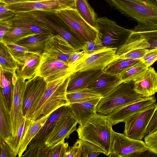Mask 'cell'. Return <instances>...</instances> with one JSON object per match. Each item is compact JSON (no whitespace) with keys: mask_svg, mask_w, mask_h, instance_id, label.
<instances>
[{"mask_svg":"<svg viewBox=\"0 0 157 157\" xmlns=\"http://www.w3.org/2000/svg\"><path fill=\"white\" fill-rule=\"evenodd\" d=\"M122 14L135 21L136 32L157 31L156 0H103Z\"/></svg>","mask_w":157,"mask_h":157,"instance_id":"6da1fadb","label":"cell"},{"mask_svg":"<svg viewBox=\"0 0 157 157\" xmlns=\"http://www.w3.org/2000/svg\"><path fill=\"white\" fill-rule=\"evenodd\" d=\"M69 76L47 82L44 94L30 120H37L62 106L69 105L66 94Z\"/></svg>","mask_w":157,"mask_h":157,"instance_id":"7a4b0ae2","label":"cell"},{"mask_svg":"<svg viewBox=\"0 0 157 157\" xmlns=\"http://www.w3.org/2000/svg\"><path fill=\"white\" fill-rule=\"evenodd\" d=\"M112 123L105 115L97 113L76 129L79 139L97 146L108 156L110 143Z\"/></svg>","mask_w":157,"mask_h":157,"instance_id":"3957f363","label":"cell"},{"mask_svg":"<svg viewBox=\"0 0 157 157\" xmlns=\"http://www.w3.org/2000/svg\"><path fill=\"white\" fill-rule=\"evenodd\" d=\"M143 97L134 89V81L122 82L101 98L96 108L97 113L106 115L113 110L138 100Z\"/></svg>","mask_w":157,"mask_h":157,"instance_id":"277c9868","label":"cell"},{"mask_svg":"<svg viewBox=\"0 0 157 157\" xmlns=\"http://www.w3.org/2000/svg\"><path fill=\"white\" fill-rule=\"evenodd\" d=\"M56 11H34L15 14L29 17L50 28L68 41L75 49L81 50L83 44L72 33Z\"/></svg>","mask_w":157,"mask_h":157,"instance_id":"5b68a950","label":"cell"},{"mask_svg":"<svg viewBox=\"0 0 157 157\" xmlns=\"http://www.w3.org/2000/svg\"><path fill=\"white\" fill-rule=\"evenodd\" d=\"M96 28L104 47L117 49L124 44L132 32V29L119 26L115 21L106 17L97 18Z\"/></svg>","mask_w":157,"mask_h":157,"instance_id":"8992f818","label":"cell"},{"mask_svg":"<svg viewBox=\"0 0 157 157\" xmlns=\"http://www.w3.org/2000/svg\"><path fill=\"white\" fill-rule=\"evenodd\" d=\"M116 48H105L91 54H84L68 66L70 75L79 71L102 69L116 59Z\"/></svg>","mask_w":157,"mask_h":157,"instance_id":"52a82bcc","label":"cell"},{"mask_svg":"<svg viewBox=\"0 0 157 157\" xmlns=\"http://www.w3.org/2000/svg\"><path fill=\"white\" fill-rule=\"evenodd\" d=\"M66 24L72 33L81 40L86 42L94 40L98 32L81 16L76 9L67 8L56 11Z\"/></svg>","mask_w":157,"mask_h":157,"instance_id":"ba28073f","label":"cell"},{"mask_svg":"<svg viewBox=\"0 0 157 157\" xmlns=\"http://www.w3.org/2000/svg\"><path fill=\"white\" fill-rule=\"evenodd\" d=\"M148 149L144 142L129 138L123 133L111 131L110 143L108 156L138 157Z\"/></svg>","mask_w":157,"mask_h":157,"instance_id":"9c48e42d","label":"cell"},{"mask_svg":"<svg viewBox=\"0 0 157 157\" xmlns=\"http://www.w3.org/2000/svg\"><path fill=\"white\" fill-rule=\"evenodd\" d=\"M47 83L43 78L37 75L26 81L22 98L24 117L29 120L44 94Z\"/></svg>","mask_w":157,"mask_h":157,"instance_id":"30bf717a","label":"cell"},{"mask_svg":"<svg viewBox=\"0 0 157 157\" xmlns=\"http://www.w3.org/2000/svg\"><path fill=\"white\" fill-rule=\"evenodd\" d=\"M7 9L15 14L34 11H57L67 8L75 9V0H44L23 1L5 5Z\"/></svg>","mask_w":157,"mask_h":157,"instance_id":"8fae6325","label":"cell"},{"mask_svg":"<svg viewBox=\"0 0 157 157\" xmlns=\"http://www.w3.org/2000/svg\"><path fill=\"white\" fill-rule=\"evenodd\" d=\"M156 109L157 105L155 103L127 118L124 122L125 124L123 134L132 139L142 140L147 135V126Z\"/></svg>","mask_w":157,"mask_h":157,"instance_id":"7c38bea8","label":"cell"},{"mask_svg":"<svg viewBox=\"0 0 157 157\" xmlns=\"http://www.w3.org/2000/svg\"><path fill=\"white\" fill-rule=\"evenodd\" d=\"M140 49L150 50L157 49V31H132L125 42L117 49L116 55L118 56L131 51Z\"/></svg>","mask_w":157,"mask_h":157,"instance_id":"4fadbf2b","label":"cell"},{"mask_svg":"<svg viewBox=\"0 0 157 157\" xmlns=\"http://www.w3.org/2000/svg\"><path fill=\"white\" fill-rule=\"evenodd\" d=\"M68 64L52 58L42 53L36 75L43 78L48 82L70 75Z\"/></svg>","mask_w":157,"mask_h":157,"instance_id":"5bb4252c","label":"cell"},{"mask_svg":"<svg viewBox=\"0 0 157 157\" xmlns=\"http://www.w3.org/2000/svg\"><path fill=\"white\" fill-rule=\"evenodd\" d=\"M156 102V99L154 96L143 97L116 109L105 116L113 125L121 122H124L130 116L149 107Z\"/></svg>","mask_w":157,"mask_h":157,"instance_id":"9a60e30c","label":"cell"},{"mask_svg":"<svg viewBox=\"0 0 157 157\" xmlns=\"http://www.w3.org/2000/svg\"><path fill=\"white\" fill-rule=\"evenodd\" d=\"M17 76L14 85L12 106L10 111L11 136H15L25 118L22 113V98L26 81Z\"/></svg>","mask_w":157,"mask_h":157,"instance_id":"2e32d148","label":"cell"},{"mask_svg":"<svg viewBox=\"0 0 157 157\" xmlns=\"http://www.w3.org/2000/svg\"><path fill=\"white\" fill-rule=\"evenodd\" d=\"M77 124L71 114L60 117L47 138L45 146H51L65 139H68L70 135L76 130Z\"/></svg>","mask_w":157,"mask_h":157,"instance_id":"e0dca14e","label":"cell"},{"mask_svg":"<svg viewBox=\"0 0 157 157\" xmlns=\"http://www.w3.org/2000/svg\"><path fill=\"white\" fill-rule=\"evenodd\" d=\"M76 50L68 41L57 34L47 40L43 53L52 58L67 63L71 56Z\"/></svg>","mask_w":157,"mask_h":157,"instance_id":"ac0fdd59","label":"cell"},{"mask_svg":"<svg viewBox=\"0 0 157 157\" xmlns=\"http://www.w3.org/2000/svg\"><path fill=\"white\" fill-rule=\"evenodd\" d=\"M71 114L68 106H62L51 113L45 123L29 143L27 149L45 146V142L58 119L66 114Z\"/></svg>","mask_w":157,"mask_h":157,"instance_id":"d6986e66","label":"cell"},{"mask_svg":"<svg viewBox=\"0 0 157 157\" xmlns=\"http://www.w3.org/2000/svg\"><path fill=\"white\" fill-rule=\"evenodd\" d=\"M103 72L102 69L75 72L70 75L67 93L86 89Z\"/></svg>","mask_w":157,"mask_h":157,"instance_id":"ffe728a7","label":"cell"},{"mask_svg":"<svg viewBox=\"0 0 157 157\" xmlns=\"http://www.w3.org/2000/svg\"><path fill=\"white\" fill-rule=\"evenodd\" d=\"M134 89L143 97L154 95L157 92V73L154 68L148 67L145 72L134 81Z\"/></svg>","mask_w":157,"mask_h":157,"instance_id":"44dd1931","label":"cell"},{"mask_svg":"<svg viewBox=\"0 0 157 157\" xmlns=\"http://www.w3.org/2000/svg\"><path fill=\"white\" fill-rule=\"evenodd\" d=\"M101 98L69 104L68 106L71 115L79 125L85 124L97 113L96 107Z\"/></svg>","mask_w":157,"mask_h":157,"instance_id":"7402d4cb","label":"cell"},{"mask_svg":"<svg viewBox=\"0 0 157 157\" xmlns=\"http://www.w3.org/2000/svg\"><path fill=\"white\" fill-rule=\"evenodd\" d=\"M118 75L103 72L87 89L103 97L105 96L121 83Z\"/></svg>","mask_w":157,"mask_h":157,"instance_id":"603a6c76","label":"cell"},{"mask_svg":"<svg viewBox=\"0 0 157 157\" xmlns=\"http://www.w3.org/2000/svg\"><path fill=\"white\" fill-rule=\"evenodd\" d=\"M41 54L29 52L23 64L18 66L16 71L17 76L25 80L34 77L40 63Z\"/></svg>","mask_w":157,"mask_h":157,"instance_id":"cb8c5ba5","label":"cell"},{"mask_svg":"<svg viewBox=\"0 0 157 157\" xmlns=\"http://www.w3.org/2000/svg\"><path fill=\"white\" fill-rule=\"evenodd\" d=\"M17 76L16 73L4 70L0 71V89L4 96L7 108L10 111L13 97L14 85Z\"/></svg>","mask_w":157,"mask_h":157,"instance_id":"d4e9b609","label":"cell"},{"mask_svg":"<svg viewBox=\"0 0 157 157\" xmlns=\"http://www.w3.org/2000/svg\"><path fill=\"white\" fill-rule=\"evenodd\" d=\"M9 20L12 24L20 26L37 34L49 36L54 35V32L50 28L28 17L15 14Z\"/></svg>","mask_w":157,"mask_h":157,"instance_id":"484cf974","label":"cell"},{"mask_svg":"<svg viewBox=\"0 0 157 157\" xmlns=\"http://www.w3.org/2000/svg\"><path fill=\"white\" fill-rule=\"evenodd\" d=\"M10 111L0 89V139L5 140L11 136Z\"/></svg>","mask_w":157,"mask_h":157,"instance_id":"4316f807","label":"cell"},{"mask_svg":"<svg viewBox=\"0 0 157 157\" xmlns=\"http://www.w3.org/2000/svg\"><path fill=\"white\" fill-rule=\"evenodd\" d=\"M52 36L36 35L23 38L15 44L25 48L29 52L41 53L46 41Z\"/></svg>","mask_w":157,"mask_h":157,"instance_id":"83f0119b","label":"cell"},{"mask_svg":"<svg viewBox=\"0 0 157 157\" xmlns=\"http://www.w3.org/2000/svg\"><path fill=\"white\" fill-rule=\"evenodd\" d=\"M50 115L32 122L20 144L17 154L18 157H21L24 152L27 150L30 142L44 124Z\"/></svg>","mask_w":157,"mask_h":157,"instance_id":"f1b7e54d","label":"cell"},{"mask_svg":"<svg viewBox=\"0 0 157 157\" xmlns=\"http://www.w3.org/2000/svg\"><path fill=\"white\" fill-rule=\"evenodd\" d=\"M70 147L65 140L50 147L44 146L38 149L36 157H65Z\"/></svg>","mask_w":157,"mask_h":157,"instance_id":"f546056e","label":"cell"},{"mask_svg":"<svg viewBox=\"0 0 157 157\" xmlns=\"http://www.w3.org/2000/svg\"><path fill=\"white\" fill-rule=\"evenodd\" d=\"M141 62L140 59L117 58L105 67L103 71L107 73L119 75L124 71Z\"/></svg>","mask_w":157,"mask_h":157,"instance_id":"4dcf8cb0","label":"cell"},{"mask_svg":"<svg viewBox=\"0 0 157 157\" xmlns=\"http://www.w3.org/2000/svg\"><path fill=\"white\" fill-rule=\"evenodd\" d=\"M0 66L4 70L16 73L18 68L17 62L12 55L5 43L0 42Z\"/></svg>","mask_w":157,"mask_h":157,"instance_id":"1f68e13d","label":"cell"},{"mask_svg":"<svg viewBox=\"0 0 157 157\" xmlns=\"http://www.w3.org/2000/svg\"><path fill=\"white\" fill-rule=\"evenodd\" d=\"M75 9L82 18L88 24L96 28L98 15L88 2V0H75Z\"/></svg>","mask_w":157,"mask_h":157,"instance_id":"d6a6232c","label":"cell"},{"mask_svg":"<svg viewBox=\"0 0 157 157\" xmlns=\"http://www.w3.org/2000/svg\"><path fill=\"white\" fill-rule=\"evenodd\" d=\"M36 35L38 34L12 24L10 27L4 34L2 41L5 43L15 44L23 38Z\"/></svg>","mask_w":157,"mask_h":157,"instance_id":"836d02e7","label":"cell"},{"mask_svg":"<svg viewBox=\"0 0 157 157\" xmlns=\"http://www.w3.org/2000/svg\"><path fill=\"white\" fill-rule=\"evenodd\" d=\"M32 121L25 118L16 135L11 136L4 140L12 151L14 157L17 155L20 144Z\"/></svg>","mask_w":157,"mask_h":157,"instance_id":"e575fe53","label":"cell"},{"mask_svg":"<svg viewBox=\"0 0 157 157\" xmlns=\"http://www.w3.org/2000/svg\"><path fill=\"white\" fill-rule=\"evenodd\" d=\"M148 67L142 62L122 72L119 75L121 82L134 81L142 75Z\"/></svg>","mask_w":157,"mask_h":157,"instance_id":"d590c367","label":"cell"},{"mask_svg":"<svg viewBox=\"0 0 157 157\" xmlns=\"http://www.w3.org/2000/svg\"><path fill=\"white\" fill-rule=\"evenodd\" d=\"M66 97L69 103L89 101L103 97L90 90L86 89L67 93Z\"/></svg>","mask_w":157,"mask_h":157,"instance_id":"8d00e7d4","label":"cell"},{"mask_svg":"<svg viewBox=\"0 0 157 157\" xmlns=\"http://www.w3.org/2000/svg\"><path fill=\"white\" fill-rule=\"evenodd\" d=\"M18 66L22 65L29 52L25 48L15 44L6 43Z\"/></svg>","mask_w":157,"mask_h":157,"instance_id":"74e56055","label":"cell"},{"mask_svg":"<svg viewBox=\"0 0 157 157\" xmlns=\"http://www.w3.org/2000/svg\"><path fill=\"white\" fill-rule=\"evenodd\" d=\"M82 157H96L101 153L105 154L101 149L87 141L82 140Z\"/></svg>","mask_w":157,"mask_h":157,"instance_id":"f35d334b","label":"cell"},{"mask_svg":"<svg viewBox=\"0 0 157 157\" xmlns=\"http://www.w3.org/2000/svg\"><path fill=\"white\" fill-rule=\"evenodd\" d=\"M101 44L98 33L95 39L91 41L85 42L81 48V50L83 51L87 54H91L97 52L105 48Z\"/></svg>","mask_w":157,"mask_h":157,"instance_id":"ab89813d","label":"cell"},{"mask_svg":"<svg viewBox=\"0 0 157 157\" xmlns=\"http://www.w3.org/2000/svg\"><path fill=\"white\" fill-rule=\"evenodd\" d=\"M144 138V143L148 150L155 155L157 154V131L147 134Z\"/></svg>","mask_w":157,"mask_h":157,"instance_id":"60d3db41","label":"cell"},{"mask_svg":"<svg viewBox=\"0 0 157 157\" xmlns=\"http://www.w3.org/2000/svg\"><path fill=\"white\" fill-rule=\"evenodd\" d=\"M153 50L144 49L132 50L118 56L117 58L121 59H141L147 53Z\"/></svg>","mask_w":157,"mask_h":157,"instance_id":"b9f144b4","label":"cell"},{"mask_svg":"<svg viewBox=\"0 0 157 157\" xmlns=\"http://www.w3.org/2000/svg\"><path fill=\"white\" fill-rule=\"evenodd\" d=\"M82 157V140H77L66 153L65 157Z\"/></svg>","mask_w":157,"mask_h":157,"instance_id":"7bdbcfd3","label":"cell"},{"mask_svg":"<svg viewBox=\"0 0 157 157\" xmlns=\"http://www.w3.org/2000/svg\"><path fill=\"white\" fill-rule=\"evenodd\" d=\"M157 59V49L151 51L141 59L142 62L148 67L153 64Z\"/></svg>","mask_w":157,"mask_h":157,"instance_id":"ee69618b","label":"cell"},{"mask_svg":"<svg viewBox=\"0 0 157 157\" xmlns=\"http://www.w3.org/2000/svg\"><path fill=\"white\" fill-rule=\"evenodd\" d=\"M157 131V109L151 117L147 127V135Z\"/></svg>","mask_w":157,"mask_h":157,"instance_id":"f6af8a7d","label":"cell"},{"mask_svg":"<svg viewBox=\"0 0 157 157\" xmlns=\"http://www.w3.org/2000/svg\"><path fill=\"white\" fill-rule=\"evenodd\" d=\"M0 157H14L12 151L4 140L1 142Z\"/></svg>","mask_w":157,"mask_h":157,"instance_id":"bcb514c9","label":"cell"},{"mask_svg":"<svg viewBox=\"0 0 157 157\" xmlns=\"http://www.w3.org/2000/svg\"><path fill=\"white\" fill-rule=\"evenodd\" d=\"M12 25L9 20H0V42L2 41V38Z\"/></svg>","mask_w":157,"mask_h":157,"instance_id":"7dc6e473","label":"cell"},{"mask_svg":"<svg viewBox=\"0 0 157 157\" xmlns=\"http://www.w3.org/2000/svg\"><path fill=\"white\" fill-rule=\"evenodd\" d=\"M84 53V51L82 50H77L75 51L67 61V63L68 66L82 56Z\"/></svg>","mask_w":157,"mask_h":157,"instance_id":"c3c4849f","label":"cell"},{"mask_svg":"<svg viewBox=\"0 0 157 157\" xmlns=\"http://www.w3.org/2000/svg\"><path fill=\"white\" fill-rule=\"evenodd\" d=\"M25 153L21 156V157H36L38 149L31 148L26 150Z\"/></svg>","mask_w":157,"mask_h":157,"instance_id":"681fc988","label":"cell"},{"mask_svg":"<svg viewBox=\"0 0 157 157\" xmlns=\"http://www.w3.org/2000/svg\"><path fill=\"white\" fill-rule=\"evenodd\" d=\"M14 15L15 13L10 11L0 13V20L10 19L13 18Z\"/></svg>","mask_w":157,"mask_h":157,"instance_id":"f907efd6","label":"cell"},{"mask_svg":"<svg viewBox=\"0 0 157 157\" xmlns=\"http://www.w3.org/2000/svg\"><path fill=\"white\" fill-rule=\"evenodd\" d=\"M9 11L5 6V4L0 2V13Z\"/></svg>","mask_w":157,"mask_h":157,"instance_id":"816d5d0a","label":"cell"},{"mask_svg":"<svg viewBox=\"0 0 157 157\" xmlns=\"http://www.w3.org/2000/svg\"><path fill=\"white\" fill-rule=\"evenodd\" d=\"M25 1H37L44 0H24Z\"/></svg>","mask_w":157,"mask_h":157,"instance_id":"f5cc1de1","label":"cell"},{"mask_svg":"<svg viewBox=\"0 0 157 157\" xmlns=\"http://www.w3.org/2000/svg\"><path fill=\"white\" fill-rule=\"evenodd\" d=\"M2 140H1L0 139V150H1V142H2Z\"/></svg>","mask_w":157,"mask_h":157,"instance_id":"db71d44e","label":"cell"},{"mask_svg":"<svg viewBox=\"0 0 157 157\" xmlns=\"http://www.w3.org/2000/svg\"><path fill=\"white\" fill-rule=\"evenodd\" d=\"M0 68H1V66H0Z\"/></svg>","mask_w":157,"mask_h":157,"instance_id":"11a10c76","label":"cell"},{"mask_svg":"<svg viewBox=\"0 0 157 157\" xmlns=\"http://www.w3.org/2000/svg\"></svg>","mask_w":157,"mask_h":157,"instance_id":"9f6ffc18","label":"cell"}]
</instances>
